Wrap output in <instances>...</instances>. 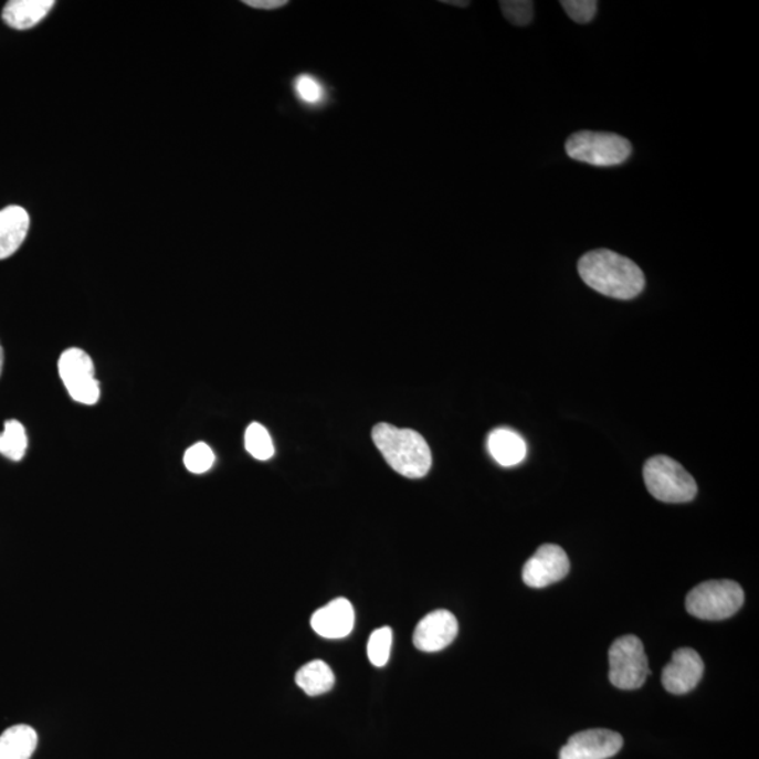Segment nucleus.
I'll return each instance as SVG.
<instances>
[{"label":"nucleus","mask_w":759,"mask_h":759,"mask_svg":"<svg viewBox=\"0 0 759 759\" xmlns=\"http://www.w3.org/2000/svg\"><path fill=\"white\" fill-rule=\"evenodd\" d=\"M578 273L592 291L618 299H632L644 291L642 268L629 257L608 250L586 253L578 262Z\"/></svg>","instance_id":"obj_1"},{"label":"nucleus","mask_w":759,"mask_h":759,"mask_svg":"<svg viewBox=\"0 0 759 759\" xmlns=\"http://www.w3.org/2000/svg\"><path fill=\"white\" fill-rule=\"evenodd\" d=\"M373 442L392 470L407 478L425 477L432 466V453L425 439L412 430L390 423H377Z\"/></svg>","instance_id":"obj_2"},{"label":"nucleus","mask_w":759,"mask_h":759,"mask_svg":"<svg viewBox=\"0 0 759 759\" xmlns=\"http://www.w3.org/2000/svg\"><path fill=\"white\" fill-rule=\"evenodd\" d=\"M566 152L574 161L592 167H618L632 155V144L618 134L583 130L567 139Z\"/></svg>","instance_id":"obj_3"},{"label":"nucleus","mask_w":759,"mask_h":759,"mask_svg":"<svg viewBox=\"0 0 759 759\" xmlns=\"http://www.w3.org/2000/svg\"><path fill=\"white\" fill-rule=\"evenodd\" d=\"M644 483L654 498L668 504H684L696 497L694 477L668 456H655L644 464Z\"/></svg>","instance_id":"obj_4"},{"label":"nucleus","mask_w":759,"mask_h":759,"mask_svg":"<svg viewBox=\"0 0 759 759\" xmlns=\"http://www.w3.org/2000/svg\"><path fill=\"white\" fill-rule=\"evenodd\" d=\"M745 591L735 581H706L686 597L685 605L692 616L702 621H725L740 611Z\"/></svg>","instance_id":"obj_5"},{"label":"nucleus","mask_w":759,"mask_h":759,"mask_svg":"<svg viewBox=\"0 0 759 759\" xmlns=\"http://www.w3.org/2000/svg\"><path fill=\"white\" fill-rule=\"evenodd\" d=\"M650 674L649 658L642 640L623 636L609 650V679L619 689L642 688Z\"/></svg>","instance_id":"obj_6"},{"label":"nucleus","mask_w":759,"mask_h":759,"mask_svg":"<svg viewBox=\"0 0 759 759\" xmlns=\"http://www.w3.org/2000/svg\"><path fill=\"white\" fill-rule=\"evenodd\" d=\"M59 371L71 399L80 404L95 405L101 399V386L95 366L85 350L71 348L61 355Z\"/></svg>","instance_id":"obj_7"},{"label":"nucleus","mask_w":759,"mask_h":759,"mask_svg":"<svg viewBox=\"0 0 759 759\" xmlns=\"http://www.w3.org/2000/svg\"><path fill=\"white\" fill-rule=\"evenodd\" d=\"M570 571L567 552L557 545H544L530 557L521 578L530 588H545L562 580Z\"/></svg>","instance_id":"obj_8"},{"label":"nucleus","mask_w":759,"mask_h":759,"mask_svg":"<svg viewBox=\"0 0 759 759\" xmlns=\"http://www.w3.org/2000/svg\"><path fill=\"white\" fill-rule=\"evenodd\" d=\"M623 747V737L616 731L591 729L577 732L561 748L560 759H608Z\"/></svg>","instance_id":"obj_9"},{"label":"nucleus","mask_w":759,"mask_h":759,"mask_svg":"<svg viewBox=\"0 0 759 759\" xmlns=\"http://www.w3.org/2000/svg\"><path fill=\"white\" fill-rule=\"evenodd\" d=\"M704 671V660L695 650L679 649L665 665L661 681L670 694L684 695L698 686Z\"/></svg>","instance_id":"obj_10"},{"label":"nucleus","mask_w":759,"mask_h":759,"mask_svg":"<svg viewBox=\"0 0 759 759\" xmlns=\"http://www.w3.org/2000/svg\"><path fill=\"white\" fill-rule=\"evenodd\" d=\"M458 633L457 619L452 612L441 609L426 614L415 629L414 644L425 653L441 652L453 643Z\"/></svg>","instance_id":"obj_11"},{"label":"nucleus","mask_w":759,"mask_h":759,"mask_svg":"<svg viewBox=\"0 0 759 759\" xmlns=\"http://www.w3.org/2000/svg\"><path fill=\"white\" fill-rule=\"evenodd\" d=\"M355 626L352 603L345 598L335 599L328 605L318 609L312 616L314 632L324 639L338 640L348 637Z\"/></svg>","instance_id":"obj_12"},{"label":"nucleus","mask_w":759,"mask_h":759,"mask_svg":"<svg viewBox=\"0 0 759 759\" xmlns=\"http://www.w3.org/2000/svg\"><path fill=\"white\" fill-rule=\"evenodd\" d=\"M30 215L20 205L0 210V261L8 260L22 246L29 234Z\"/></svg>","instance_id":"obj_13"},{"label":"nucleus","mask_w":759,"mask_h":759,"mask_svg":"<svg viewBox=\"0 0 759 759\" xmlns=\"http://www.w3.org/2000/svg\"><path fill=\"white\" fill-rule=\"evenodd\" d=\"M54 0H12L2 12L3 22L15 30L33 29L54 8Z\"/></svg>","instance_id":"obj_14"},{"label":"nucleus","mask_w":759,"mask_h":759,"mask_svg":"<svg viewBox=\"0 0 759 759\" xmlns=\"http://www.w3.org/2000/svg\"><path fill=\"white\" fill-rule=\"evenodd\" d=\"M488 451L500 466L513 467L524 462L528 447L518 433L508 428H499L488 438Z\"/></svg>","instance_id":"obj_15"},{"label":"nucleus","mask_w":759,"mask_h":759,"mask_svg":"<svg viewBox=\"0 0 759 759\" xmlns=\"http://www.w3.org/2000/svg\"><path fill=\"white\" fill-rule=\"evenodd\" d=\"M39 736L33 727L18 725L0 735V759H30L38 748Z\"/></svg>","instance_id":"obj_16"},{"label":"nucleus","mask_w":759,"mask_h":759,"mask_svg":"<svg viewBox=\"0 0 759 759\" xmlns=\"http://www.w3.org/2000/svg\"><path fill=\"white\" fill-rule=\"evenodd\" d=\"M296 684L308 696L327 694L335 685V674L321 660L309 661L296 674Z\"/></svg>","instance_id":"obj_17"},{"label":"nucleus","mask_w":759,"mask_h":759,"mask_svg":"<svg viewBox=\"0 0 759 759\" xmlns=\"http://www.w3.org/2000/svg\"><path fill=\"white\" fill-rule=\"evenodd\" d=\"M28 433L22 423L15 420L4 422L0 433V454L13 462H20L28 451Z\"/></svg>","instance_id":"obj_18"},{"label":"nucleus","mask_w":759,"mask_h":759,"mask_svg":"<svg viewBox=\"0 0 759 759\" xmlns=\"http://www.w3.org/2000/svg\"><path fill=\"white\" fill-rule=\"evenodd\" d=\"M245 449L257 461H268L275 454L272 438L265 426L253 422L245 432Z\"/></svg>","instance_id":"obj_19"},{"label":"nucleus","mask_w":759,"mask_h":759,"mask_svg":"<svg viewBox=\"0 0 759 759\" xmlns=\"http://www.w3.org/2000/svg\"><path fill=\"white\" fill-rule=\"evenodd\" d=\"M392 647V630L390 628L376 629L370 634L368 657L375 667H384L389 663Z\"/></svg>","instance_id":"obj_20"},{"label":"nucleus","mask_w":759,"mask_h":759,"mask_svg":"<svg viewBox=\"0 0 759 759\" xmlns=\"http://www.w3.org/2000/svg\"><path fill=\"white\" fill-rule=\"evenodd\" d=\"M215 456L213 451L205 443H196L192 447H189L185 453V466L190 473L203 474L209 472L213 467Z\"/></svg>","instance_id":"obj_21"},{"label":"nucleus","mask_w":759,"mask_h":759,"mask_svg":"<svg viewBox=\"0 0 759 759\" xmlns=\"http://www.w3.org/2000/svg\"><path fill=\"white\" fill-rule=\"evenodd\" d=\"M499 7L505 19L518 28H525L534 20L535 8L531 0H503Z\"/></svg>","instance_id":"obj_22"},{"label":"nucleus","mask_w":759,"mask_h":759,"mask_svg":"<svg viewBox=\"0 0 759 759\" xmlns=\"http://www.w3.org/2000/svg\"><path fill=\"white\" fill-rule=\"evenodd\" d=\"M294 91L299 101L306 105H317L324 99V87L312 75H299L294 81Z\"/></svg>","instance_id":"obj_23"},{"label":"nucleus","mask_w":759,"mask_h":759,"mask_svg":"<svg viewBox=\"0 0 759 759\" xmlns=\"http://www.w3.org/2000/svg\"><path fill=\"white\" fill-rule=\"evenodd\" d=\"M561 7L570 15L572 22L578 24L592 22L598 12V2L595 0H562Z\"/></svg>","instance_id":"obj_24"},{"label":"nucleus","mask_w":759,"mask_h":759,"mask_svg":"<svg viewBox=\"0 0 759 759\" xmlns=\"http://www.w3.org/2000/svg\"><path fill=\"white\" fill-rule=\"evenodd\" d=\"M287 0H244L246 7L261 10H276L286 7Z\"/></svg>","instance_id":"obj_25"},{"label":"nucleus","mask_w":759,"mask_h":759,"mask_svg":"<svg viewBox=\"0 0 759 759\" xmlns=\"http://www.w3.org/2000/svg\"><path fill=\"white\" fill-rule=\"evenodd\" d=\"M442 3L449 4V7H457V8L470 7V2H467V0H458V2H457V0H456V2H454V0H443Z\"/></svg>","instance_id":"obj_26"},{"label":"nucleus","mask_w":759,"mask_h":759,"mask_svg":"<svg viewBox=\"0 0 759 759\" xmlns=\"http://www.w3.org/2000/svg\"><path fill=\"white\" fill-rule=\"evenodd\" d=\"M2 368H3V349H2V345H0V373H2Z\"/></svg>","instance_id":"obj_27"}]
</instances>
